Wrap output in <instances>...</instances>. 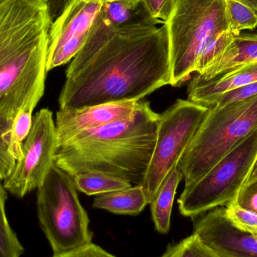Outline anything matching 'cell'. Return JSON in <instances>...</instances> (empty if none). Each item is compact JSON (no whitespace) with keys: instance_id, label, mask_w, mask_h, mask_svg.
Here are the masks:
<instances>
[{"instance_id":"cell-19","label":"cell","mask_w":257,"mask_h":257,"mask_svg":"<svg viewBox=\"0 0 257 257\" xmlns=\"http://www.w3.org/2000/svg\"><path fill=\"white\" fill-rule=\"evenodd\" d=\"M77 190L87 196H98L132 187L130 181L99 172H85L74 177Z\"/></svg>"},{"instance_id":"cell-31","label":"cell","mask_w":257,"mask_h":257,"mask_svg":"<svg viewBox=\"0 0 257 257\" xmlns=\"http://www.w3.org/2000/svg\"><path fill=\"white\" fill-rule=\"evenodd\" d=\"M257 181V158L256 161H255L254 164H253V167H252L251 171H250V175H249L248 178H247V181H246L245 184H249V183L253 182V181Z\"/></svg>"},{"instance_id":"cell-27","label":"cell","mask_w":257,"mask_h":257,"mask_svg":"<svg viewBox=\"0 0 257 257\" xmlns=\"http://www.w3.org/2000/svg\"><path fill=\"white\" fill-rule=\"evenodd\" d=\"M151 16L166 23L170 18L177 0H142Z\"/></svg>"},{"instance_id":"cell-3","label":"cell","mask_w":257,"mask_h":257,"mask_svg":"<svg viewBox=\"0 0 257 257\" xmlns=\"http://www.w3.org/2000/svg\"><path fill=\"white\" fill-rule=\"evenodd\" d=\"M160 114L142 101L134 115L56 144L54 164L72 178L99 172L142 184L152 157Z\"/></svg>"},{"instance_id":"cell-16","label":"cell","mask_w":257,"mask_h":257,"mask_svg":"<svg viewBox=\"0 0 257 257\" xmlns=\"http://www.w3.org/2000/svg\"><path fill=\"white\" fill-rule=\"evenodd\" d=\"M146 193L142 184L117 191L98 195L93 207L122 215H138L148 205Z\"/></svg>"},{"instance_id":"cell-9","label":"cell","mask_w":257,"mask_h":257,"mask_svg":"<svg viewBox=\"0 0 257 257\" xmlns=\"http://www.w3.org/2000/svg\"><path fill=\"white\" fill-rule=\"evenodd\" d=\"M56 149L53 113L43 108L33 117V126L22 148V157L5 178V189L18 198L37 190L54 166Z\"/></svg>"},{"instance_id":"cell-29","label":"cell","mask_w":257,"mask_h":257,"mask_svg":"<svg viewBox=\"0 0 257 257\" xmlns=\"http://www.w3.org/2000/svg\"><path fill=\"white\" fill-rule=\"evenodd\" d=\"M52 257H116L99 246L93 244H87L64 253L54 254Z\"/></svg>"},{"instance_id":"cell-15","label":"cell","mask_w":257,"mask_h":257,"mask_svg":"<svg viewBox=\"0 0 257 257\" xmlns=\"http://www.w3.org/2000/svg\"><path fill=\"white\" fill-rule=\"evenodd\" d=\"M254 62H257V33H241L235 36L217 60L195 77L202 81H209Z\"/></svg>"},{"instance_id":"cell-30","label":"cell","mask_w":257,"mask_h":257,"mask_svg":"<svg viewBox=\"0 0 257 257\" xmlns=\"http://www.w3.org/2000/svg\"><path fill=\"white\" fill-rule=\"evenodd\" d=\"M72 1V0H48L50 15L52 22Z\"/></svg>"},{"instance_id":"cell-5","label":"cell","mask_w":257,"mask_h":257,"mask_svg":"<svg viewBox=\"0 0 257 257\" xmlns=\"http://www.w3.org/2000/svg\"><path fill=\"white\" fill-rule=\"evenodd\" d=\"M37 210L54 254L91 244L90 219L80 202L73 178L54 165L37 189Z\"/></svg>"},{"instance_id":"cell-12","label":"cell","mask_w":257,"mask_h":257,"mask_svg":"<svg viewBox=\"0 0 257 257\" xmlns=\"http://www.w3.org/2000/svg\"><path fill=\"white\" fill-rule=\"evenodd\" d=\"M141 102L142 100L114 102L79 109H60L56 116V144L80 133L127 120L134 115Z\"/></svg>"},{"instance_id":"cell-13","label":"cell","mask_w":257,"mask_h":257,"mask_svg":"<svg viewBox=\"0 0 257 257\" xmlns=\"http://www.w3.org/2000/svg\"><path fill=\"white\" fill-rule=\"evenodd\" d=\"M159 23L160 21L151 16L142 0H120L103 3L92 26L87 42L78 54H87L97 49L121 29L133 26H156Z\"/></svg>"},{"instance_id":"cell-17","label":"cell","mask_w":257,"mask_h":257,"mask_svg":"<svg viewBox=\"0 0 257 257\" xmlns=\"http://www.w3.org/2000/svg\"><path fill=\"white\" fill-rule=\"evenodd\" d=\"M183 178L184 175L178 166L174 167L150 203L152 220L156 229L160 233L166 234L170 229L172 206L177 188Z\"/></svg>"},{"instance_id":"cell-20","label":"cell","mask_w":257,"mask_h":257,"mask_svg":"<svg viewBox=\"0 0 257 257\" xmlns=\"http://www.w3.org/2000/svg\"><path fill=\"white\" fill-rule=\"evenodd\" d=\"M0 181V257H21L24 253L22 244L9 225L6 213L7 193Z\"/></svg>"},{"instance_id":"cell-2","label":"cell","mask_w":257,"mask_h":257,"mask_svg":"<svg viewBox=\"0 0 257 257\" xmlns=\"http://www.w3.org/2000/svg\"><path fill=\"white\" fill-rule=\"evenodd\" d=\"M51 24L48 0L0 3V116L14 120L43 96Z\"/></svg>"},{"instance_id":"cell-8","label":"cell","mask_w":257,"mask_h":257,"mask_svg":"<svg viewBox=\"0 0 257 257\" xmlns=\"http://www.w3.org/2000/svg\"><path fill=\"white\" fill-rule=\"evenodd\" d=\"M208 110V107L188 99H178L160 114L155 146L142 183L148 203L165 178L178 166Z\"/></svg>"},{"instance_id":"cell-23","label":"cell","mask_w":257,"mask_h":257,"mask_svg":"<svg viewBox=\"0 0 257 257\" xmlns=\"http://www.w3.org/2000/svg\"><path fill=\"white\" fill-rule=\"evenodd\" d=\"M159 257H218L192 234L177 244L169 245Z\"/></svg>"},{"instance_id":"cell-11","label":"cell","mask_w":257,"mask_h":257,"mask_svg":"<svg viewBox=\"0 0 257 257\" xmlns=\"http://www.w3.org/2000/svg\"><path fill=\"white\" fill-rule=\"evenodd\" d=\"M193 234L218 257H257V231L235 224L226 216L224 207L201 217Z\"/></svg>"},{"instance_id":"cell-7","label":"cell","mask_w":257,"mask_h":257,"mask_svg":"<svg viewBox=\"0 0 257 257\" xmlns=\"http://www.w3.org/2000/svg\"><path fill=\"white\" fill-rule=\"evenodd\" d=\"M257 158V127L237 143L199 181L185 185L178 199L184 217H194L235 201Z\"/></svg>"},{"instance_id":"cell-4","label":"cell","mask_w":257,"mask_h":257,"mask_svg":"<svg viewBox=\"0 0 257 257\" xmlns=\"http://www.w3.org/2000/svg\"><path fill=\"white\" fill-rule=\"evenodd\" d=\"M256 127L257 95L241 102L209 107L178 163L185 185L201 179Z\"/></svg>"},{"instance_id":"cell-33","label":"cell","mask_w":257,"mask_h":257,"mask_svg":"<svg viewBox=\"0 0 257 257\" xmlns=\"http://www.w3.org/2000/svg\"><path fill=\"white\" fill-rule=\"evenodd\" d=\"M3 1H4V0H0V3H1L2 2H3Z\"/></svg>"},{"instance_id":"cell-28","label":"cell","mask_w":257,"mask_h":257,"mask_svg":"<svg viewBox=\"0 0 257 257\" xmlns=\"http://www.w3.org/2000/svg\"><path fill=\"white\" fill-rule=\"evenodd\" d=\"M235 202L241 208L257 214V181L244 184L238 192Z\"/></svg>"},{"instance_id":"cell-32","label":"cell","mask_w":257,"mask_h":257,"mask_svg":"<svg viewBox=\"0 0 257 257\" xmlns=\"http://www.w3.org/2000/svg\"><path fill=\"white\" fill-rule=\"evenodd\" d=\"M87 1H97L101 2V3H108V2L120 1V0H87ZM137 1H139V0H137Z\"/></svg>"},{"instance_id":"cell-26","label":"cell","mask_w":257,"mask_h":257,"mask_svg":"<svg viewBox=\"0 0 257 257\" xmlns=\"http://www.w3.org/2000/svg\"><path fill=\"white\" fill-rule=\"evenodd\" d=\"M256 95L257 81H255V82L247 84L244 87H238V88L226 92L224 94L217 98L211 106L213 105L223 106V105H229V104L234 103V102H241V101L253 97Z\"/></svg>"},{"instance_id":"cell-24","label":"cell","mask_w":257,"mask_h":257,"mask_svg":"<svg viewBox=\"0 0 257 257\" xmlns=\"http://www.w3.org/2000/svg\"><path fill=\"white\" fill-rule=\"evenodd\" d=\"M13 120L0 116V181L9 176L16 163L9 151V137Z\"/></svg>"},{"instance_id":"cell-6","label":"cell","mask_w":257,"mask_h":257,"mask_svg":"<svg viewBox=\"0 0 257 257\" xmlns=\"http://www.w3.org/2000/svg\"><path fill=\"white\" fill-rule=\"evenodd\" d=\"M172 87L190 79L208 38L228 30L225 0H177L167 22ZM229 31V30H228Z\"/></svg>"},{"instance_id":"cell-22","label":"cell","mask_w":257,"mask_h":257,"mask_svg":"<svg viewBox=\"0 0 257 257\" xmlns=\"http://www.w3.org/2000/svg\"><path fill=\"white\" fill-rule=\"evenodd\" d=\"M36 106L30 105L23 108L12 123L9 142V151L16 161L22 157V148L33 126V111Z\"/></svg>"},{"instance_id":"cell-25","label":"cell","mask_w":257,"mask_h":257,"mask_svg":"<svg viewBox=\"0 0 257 257\" xmlns=\"http://www.w3.org/2000/svg\"><path fill=\"white\" fill-rule=\"evenodd\" d=\"M226 216L232 222L249 230L257 231V214L238 206L235 201L224 207Z\"/></svg>"},{"instance_id":"cell-21","label":"cell","mask_w":257,"mask_h":257,"mask_svg":"<svg viewBox=\"0 0 257 257\" xmlns=\"http://www.w3.org/2000/svg\"><path fill=\"white\" fill-rule=\"evenodd\" d=\"M234 37L235 35L226 30L216 33L208 38L201 48L196 59L195 72L196 74L202 73L224 52L225 50L233 40Z\"/></svg>"},{"instance_id":"cell-14","label":"cell","mask_w":257,"mask_h":257,"mask_svg":"<svg viewBox=\"0 0 257 257\" xmlns=\"http://www.w3.org/2000/svg\"><path fill=\"white\" fill-rule=\"evenodd\" d=\"M257 81V62L240 66L209 81L193 77L187 89L188 100L211 107L217 98L226 92Z\"/></svg>"},{"instance_id":"cell-1","label":"cell","mask_w":257,"mask_h":257,"mask_svg":"<svg viewBox=\"0 0 257 257\" xmlns=\"http://www.w3.org/2000/svg\"><path fill=\"white\" fill-rule=\"evenodd\" d=\"M172 83L167 26H133L116 32L92 52L74 57L59 105L60 110H74L136 102Z\"/></svg>"},{"instance_id":"cell-10","label":"cell","mask_w":257,"mask_h":257,"mask_svg":"<svg viewBox=\"0 0 257 257\" xmlns=\"http://www.w3.org/2000/svg\"><path fill=\"white\" fill-rule=\"evenodd\" d=\"M102 5L72 0L53 21L48 34L47 72L72 61L82 49Z\"/></svg>"},{"instance_id":"cell-18","label":"cell","mask_w":257,"mask_h":257,"mask_svg":"<svg viewBox=\"0 0 257 257\" xmlns=\"http://www.w3.org/2000/svg\"><path fill=\"white\" fill-rule=\"evenodd\" d=\"M228 30L237 36L257 27V0H225Z\"/></svg>"}]
</instances>
